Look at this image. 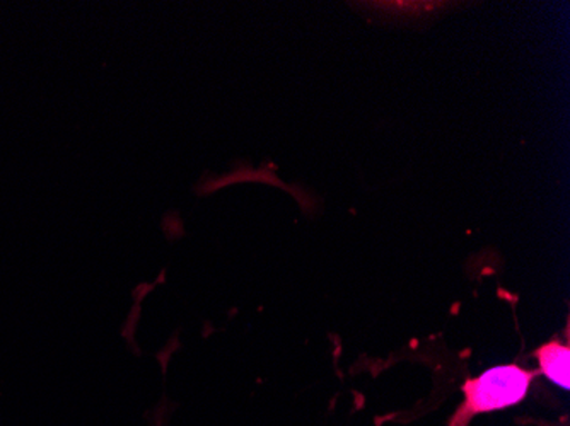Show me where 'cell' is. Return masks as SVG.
Returning <instances> with one entry per match:
<instances>
[{
	"label": "cell",
	"instance_id": "1",
	"mask_svg": "<svg viewBox=\"0 0 570 426\" xmlns=\"http://www.w3.org/2000/svg\"><path fill=\"white\" fill-rule=\"evenodd\" d=\"M538 370H527L518 364L492 367L479 377L464 380V402L454 412L450 426H469L475 416L501 412L524 402Z\"/></svg>",
	"mask_w": 570,
	"mask_h": 426
},
{
	"label": "cell",
	"instance_id": "2",
	"mask_svg": "<svg viewBox=\"0 0 570 426\" xmlns=\"http://www.w3.org/2000/svg\"><path fill=\"white\" fill-rule=\"evenodd\" d=\"M534 357L538 358L540 364V374L549 377L553 384L569 389L570 387V348L569 345H563L560 341H549L541 345Z\"/></svg>",
	"mask_w": 570,
	"mask_h": 426
}]
</instances>
